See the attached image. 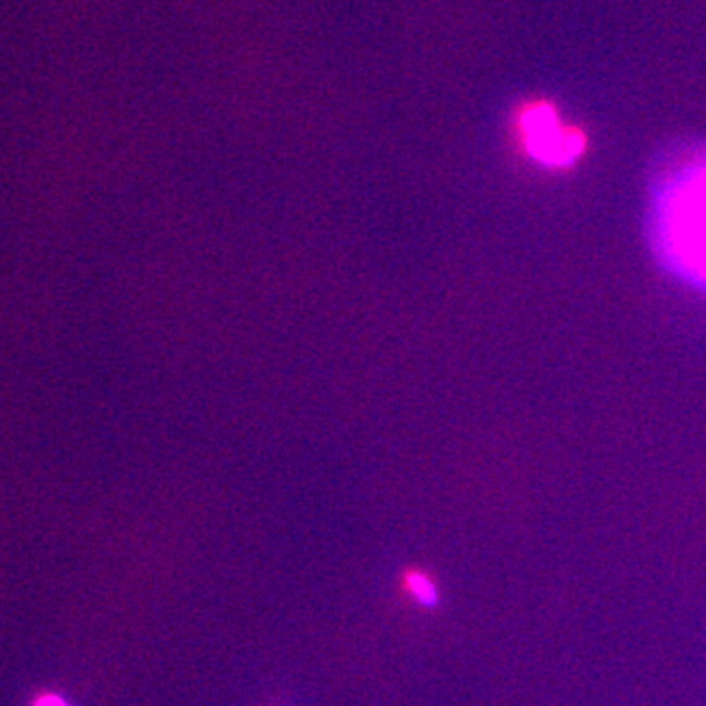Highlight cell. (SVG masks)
Here are the masks:
<instances>
[{
	"label": "cell",
	"instance_id": "1",
	"mask_svg": "<svg viewBox=\"0 0 706 706\" xmlns=\"http://www.w3.org/2000/svg\"><path fill=\"white\" fill-rule=\"evenodd\" d=\"M654 240L681 279L706 289V150L667 163L654 189Z\"/></svg>",
	"mask_w": 706,
	"mask_h": 706
},
{
	"label": "cell",
	"instance_id": "2",
	"mask_svg": "<svg viewBox=\"0 0 706 706\" xmlns=\"http://www.w3.org/2000/svg\"><path fill=\"white\" fill-rule=\"evenodd\" d=\"M516 140L522 152L550 169H565L585 155L589 138L576 124H565L547 99L525 102L515 116Z\"/></svg>",
	"mask_w": 706,
	"mask_h": 706
},
{
	"label": "cell",
	"instance_id": "3",
	"mask_svg": "<svg viewBox=\"0 0 706 706\" xmlns=\"http://www.w3.org/2000/svg\"><path fill=\"white\" fill-rule=\"evenodd\" d=\"M403 585L404 591L411 593L414 601L424 608H436L440 603V593H438L434 581L418 569H408L404 573Z\"/></svg>",
	"mask_w": 706,
	"mask_h": 706
},
{
	"label": "cell",
	"instance_id": "4",
	"mask_svg": "<svg viewBox=\"0 0 706 706\" xmlns=\"http://www.w3.org/2000/svg\"><path fill=\"white\" fill-rule=\"evenodd\" d=\"M36 706H70L58 695H43L36 701Z\"/></svg>",
	"mask_w": 706,
	"mask_h": 706
}]
</instances>
